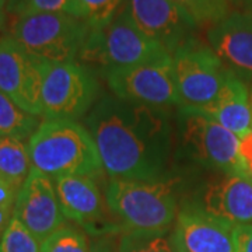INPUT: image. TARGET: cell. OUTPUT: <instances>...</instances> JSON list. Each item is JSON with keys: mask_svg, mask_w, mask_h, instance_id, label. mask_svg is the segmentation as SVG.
I'll return each instance as SVG.
<instances>
[{"mask_svg": "<svg viewBox=\"0 0 252 252\" xmlns=\"http://www.w3.org/2000/svg\"><path fill=\"white\" fill-rule=\"evenodd\" d=\"M86 125L111 180H158L170 154V129L153 107L105 97Z\"/></svg>", "mask_w": 252, "mask_h": 252, "instance_id": "1", "label": "cell"}, {"mask_svg": "<svg viewBox=\"0 0 252 252\" xmlns=\"http://www.w3.org/2000/svg\"><path fill=\"white\" fill-rule=\"evenodd\" d=\"M32 168L52 180L83 175L97 180L104 167L98 149L86 126L76 121H44L28 140Z\"/></svg>", "mask_w": 252, "mask_h": 252, "instance_id": "2", "label": "cell"}, {"mask_svg": "<svg viewBox=\"0 0 252 252\" xmlns=\"http://www.w3.org/2000/svg\"><path fill=\"white\" fill-rule=\"evenodd\" d=\"M105 200L125 231L168 233L178 215L172 185L164 181L111 180Z\"/></svg>", "mask_w": 252, "mask_h": 252, "instance_id": "3", "label": "cell"}, {"mask_svg": "<svg viewBox=\"0 0 252 252\" xmlns=\"http://www.w3.org/2000/svg\"><path fill=\"white\" fill-rule=\"evenodd\" d=\"M171 58L160 44L144 35L124 9L111 23L90 28L77 59L108 70L139 66Z\"/></svg>", "mask_w": 252, "mask_h": 252, "instance_id": "4", "label": "cell"}, {"mask_svg": "<svg viewBox=\"0 0 252 252\" xmlns=\"http://www.w3.org/2000/svg\"><path fill=\"white\" fill-rule=\"evenodd\" d=\"M90 26L69 14L44 13L16 20L11 38L36 61L49 63L76 62Z\"/></svg>", "mask_w": 252, "mask_h": 252, "instance_id": "5", "label": "cell"}, {"mask_svg": "<svg viewBox=\"0 0 252 252\" xmlns=\"http://www.w3.org/2000/svg\"><path fill=\"white\" fill-rule=\"evenodd\" d=\"M98 95V83L77 62L42 66V117L46 121H76Z\"/></svg>", "mask_w": 252, "mask_h": 252, "instance_id": "6", "label": "cell"}, {"mask_svg": "<svg viewBox=\"0 0 252 252\" xmlns=\"http://www.w3.org/2000/svg\"><path fill=\"white\" fill-rule=\"evenodd\" d=\"M172 69L182 107L203 108L219 95L230 69L210 46L190 38L172 54Z\"/></svg>", "mask_w": 252, "mask_h": 252, "instance_id": "7", "label": "cell"}, {"mask_svg": "<svg viewBox=\"0 0 252 252\" xmlns=\"http://www.w3.org/2000/svg\"><path fill=\"white\" fill-rule=\"evenodd\" d=\"M107 81L118 98L150 107H182L174 77L172 56L158 62L108 70Z\"/></svg>", "mask_w": 252, "mask_h": 252, "instance_id": "8", "label": "cell"}, {"mask_svg": "<svg viewBox=\"0 0 252 252\" xmlns=\"http://www.w3.org/2000/svg\"><path fill=\"white\" fill-rule=\"evenodd\" d=\"M42 66L11 36L0 38V91L35 117H42Z\"/></svg>", "mask_w": 252, "mask_h": 252, "instance_id": "9", "label": "cell"}, {"mask_svg": "<svg viewBox=\"0 0 252 252\" xmlns=\"http://www.w3.org/2000/svg\"><path fill=\"white\" fill-rule=\"evenodd\" d=\"M187 117L185 136L198 157L225 175L251 177L241 154V139L210 118L182 108Z\"/></svg>", "mask_w": 252, "mask_h": 252, "instance_id": "10", "label": "cell"}, {"mask_svg": "<svg viewBox=\"0 0 252 252\" xmlns=\"http://www.w3.org/2000/svg\"><path fill=\"white\" fill-rule=\"evenodd\" d=\"M13 216L31 231L39 243L64 225L55 182L44 172L32 168L18 192Z\"/></svg>", "mask_w": 252, "mask_h": 252, "instance_id": "11", "label": "cell"}, {"mask_svg": "<svg viewBox=\"0 0 252 252\" xmlns=\"http://www.w3.org/2000/svg\"><path fill=\"white\" fill-rule=\"evenodd\" d=\"M124 10L144 35L171 55L192 36L198 24L171 0H126Z\"/></svg>", "mask_w": 252, "mask_h": 252, "instance_id": "12", "label": "cell"}, {"mask_svg": "<svg viewBox=\"0 0 252 252\" xmlns=\"http://www.w3.org/2000/svg\"><path fill=\"white\" fill-rule=\"evenodd\" d=\"M234 227L203 209L189 207L177 215L170 238L177 252H234Z\"/></svg>", "mask_w": 252, "mask_h": 252, "instance_id": "13", "label": "cell"}, {"mask_svg": "<svg viewBox=\"0 0 252 252\" xmlns=\"http://www.w3.org/2000/svg\"><path fill=\"white\" fill-rule=\"evenodd\" d=\"M59 206L66 220L81 225L87 231L104 234L107 215L101 190L95 180L83 175H61L54 178Z\"/></svg>", "mask_w": 252, "mask_h": 252, "instance_id": "14", "label": "cell"}, {"mask_svg": "<svg viewBox=\"0 0 252 252\" xmlns=\"http://www.w3.org/2000/svg\"><path fill=\"white\" fill-rule=\"evenodd\" d=\"M207 41L223 63L252 73V14L231 13L209 28Z\"/></svg>", "mask_w": 252, "mask_h": 252, "instance_id": "15", "label": "cell"}, {"mask_svg": "<svg viewBox=\"0 0 252 252\" xmlns=\"http://www.w3.org/2000/svg\"><path fill=\"white\" fill-rule=\"evenodd\" d=\"M199 115L210 118L224 126L240 139H244L252 132V111L250 91L243 80L230 70L224 84L216 98L203 108H189Z\"/></svg>", "mask_w": 252, "mask_h": 252, "instance_id": "16", "label": "cell"}, {"mask_svg": "<svg viewBox=\"0 0 252 252\" xmlns=\"http://www.w3.org/2000/svg\"><path fill=\"white\" fill-rule=\"evenodd\" d=\"M203 210L231 224H252V177L224 175L207 187Z\"/></svg>", "mask_w": 252, "mask_h": 252, "instance_id": "17", "label": "cell"}, {"mask_svg": "<svg viewBox=\"0 0 252 252\" xmlns=\"http://www.w3.org/2000/svg\"><path fill=\"white\" fill-rule=\"evenodd\" d=\"M31 170L27 144L16 137L0 136V177L21 189Z\"/></svg>", "mask_w": 252, "mask_h": 252, "instance_id": "18", "label": "cell"}, {"mask_svg": "<svg viewBox=\"0 0 252 252\" xmlns=\"http://www.w3.org/2000/svg\"><path fill=\"white\" fill-rule=\"evenodd\" d=\"M39 119L21 109L17 104L0 91V136L30 140L38 126Z\"/></svg>", "mask_w": 252, "mask_h": 252, "instance_id": "19", "label": "cell"}, {"mask_svg": "<svg viewBox=\"0 0 252 252\" xmlns=\"http://www.w3.org/2000/svg\"><path fill=\"white\" fill-rule=\"evenodd\" d=\"M196 24H216L231 14L228 0H171Z\"/></svg>", "mask_w": 252, "mask_h": 252, "instance_id": "20", "label": "cell"}, {"mask_svg": "<svg viewBox=\"0 0 252 252\" xmlns=\"http://www.w3.org/2000/svg\"><path fill=\"white\" fill-rule=\"evenodd\" d=\"M7 11L17 18L44 13H61L81 18L79 0H16L9 4Z\"/></svg>", "mask_w": 252, "mask_h": 252, "instance_id": "21", "label": "cell"}, {"mask_svg": "<svg viewBox=\"0 0 252 252\" xmlns=\"http://www.w3.org/2000/svg\"><path fill=\"white\" fill-rule=\"evenodd\" d=\"M118 252H177L167 233L124 231L118 240Z\"/></svg>", "mask_w": 252, "mask_h": 252, "instance_id": "22", "label": "cell"}, {"mask_svg": "<svg viewBox=\"0 0 252 252\" xmlns=\"http://www.w3.org/2000/svg\"><path fill=\"white\" fill-rule=\"evenodd\" d=\"M41 252H91V247L83 231L64 224L41 243Z\"/></svg>", "mask_w": 252, "mask_h": 252, "instance_id": "23", "label": "cell"}, {"mask_svg": "<svg viewBox=\"0 0 252 252\" xmlns=\"http://www.w3.org/2000/svg\"><path fill=\"white\" fill-rule=\"evenodd\" d=\"M126 0H79L81 20L90 28H101L111 23L124 9Z\"/></svg>", "mask_w": 252, "mask_h": 252, "instance_id": "24", "label": "cell"}, {"mask_svg": "<svg viewBox=\"0 0 252 252\" xmlns=\"http://www.w3.org/2000/svg\"><path fill=\"white\" fill-rule=\"evenodd\" d=\"M0 252H41V243L26 225L13 216L0 240Z\"/></svg>", "mask_w": 252, "mask_h": 252, "instance_id": "25", "label": "cell"}, {"mask_svg": "<svg viewBox=\"0 0 252 252\" xmlns=\"http://www.w3.org/2000/svg\"><path fill=\"white\" fill-rule=\"evenodd\" d=\"M234 252H252V224H238L233 231Z\"/></svg>", "mask_w": 252, "mask_h": 252, "instance_id": "26", "label": "cell"}, {"mask_svg": "<svg viewBox=\"0 0 252 252\" xmlns=\"http://www.w3.org/2000/svg\"><path fill=\"white\" fill-rule=\"evenodd\" d=\"M20 188L11 184L6 178L0 177V207L3 209H14Z\"/></svg>", "mask_w": 252, "mask_h": 252, "instance_id": "27", "label": "cell"}, {"mask_svg": "<svg viewBox=\"0 0 252 252\" xmlns=\"http://www.w3.org/2000/svg\"><path fill=\"white\" fill-rule=\"evenodd\" d=\"M241 154L244 157V161L248 167V171L252 177V132L248 136L241 139Z\"/></svg>", "mask_w": 252, "mask_h": 252, "instance_id": "28", "label": "cell"}, {"mask_svg": "<svg viewBox=\"0 0 252 252\" xmlns=\"http://www.w3.org/2000/svg\"><path fill=\"white\" fill-rule=\"evenodd\" d=\"M13 210L14 209H3V207H0V240L4 235L10 221L13 219Z\"/></svg>", "mask_w": 252, "mask_h": 252, "instance_id": "29", "label": "cell"}, {"mask_svg": "<svg viewBox=\"0 0 252 252\" xmlns=\"http://www.w3.org/2000/svg\"><path fill=\"white\" fill-rule=\"evenodd\" d=\"M231 9L234 7L237 13L252 14V0H228Z\"/></svg>", "mask_w": 252, "mask_h": 252, "instance_id": "30", "label": "cell"}, {"mask_svg": "<svg viewBox=\"0 0 252 252\" xmlns=\"http://www.w3.org/2000/svg\"><path fill=\"white\" fill-rule=\"evenodd\" d=\"M91 252H118L112 248V245L108 240L102 238V240H97L95 243L91 245Z\"/></svg>", "mask_w": 252, "mask_h": 252, "instance_id": "31", "label": "cell"}, {"mask_svg": "<svg viewBox=\"0 0 252 252\" xmlns=\"http://www.w3.org/2000/svg\"><path fill=\"white\" fill-rule=\"evenodd\" d=\"M7 6H9V0H0V30L6 24V16L9 13Z\"/></svg>", "mask_w": 252, "mask_h": 252, "instance_id": "32", "label": "cell"}, {"mask_svg": "<svg viewBox=\"0 0 252 252\" xmlns=\"http://www.w3.org/2000/svg\"><path fill=\"white\" fill-rule=\"evenodd\" d=\"M250 99H251V111H252V90L250 91Z\"/></svg>", "mask_w": 252, "mask_h": 252, "instance_id": "33", "label": "cell"}, {"mask_svg": "<svg viewBox=\"0 0 252 252\" xmlns=\"http://www.w3.org/2000/svg\"><path fill=\"white\" fill-rule=\"evenodd\" d=\"M13 1H16V0H9V4H11ZM7 7H9V6H7Z\"/></svg>", "mask_w": 252, "mask_h": 252, "instance_id": "34", "label": "cell"}]
</instances>
